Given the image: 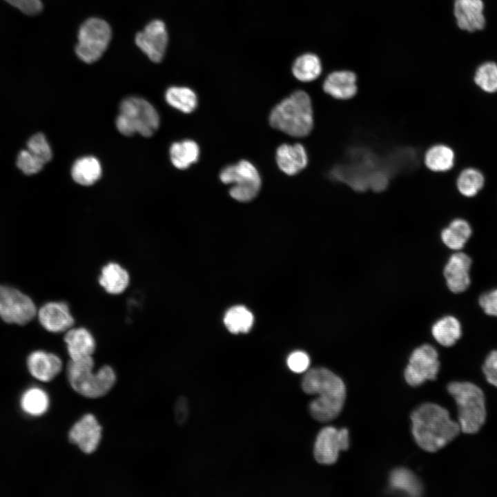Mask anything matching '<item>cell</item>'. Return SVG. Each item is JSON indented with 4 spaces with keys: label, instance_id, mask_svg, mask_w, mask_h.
<instances>
[{
    "label": "cell",
    "instance_id": "obj_1",
    "mask_svg": "<svg viewBox=\"0 0 497 497\" xmlns=\"http://www.w3.org/2000/svg\"><path fill=\"white\" fill-rule=\"evenodd\" d=\"M411 431L420 447L435 452L454 440L461 431L449 411L433 403H424L411 414Z\"/></svg>",
    "mask_w": 497,
    "mask_h": 497
},
{
    "label": "cell",
    "instance_id": "obj_2",
    "mask_svg": "<svg viewBox=\"0 0 497 497\" xmlns=\"http://www.w3.org/2000/svg\"><path fill=\"white\" fill-rule=\"evenodd\" d=\"M301 387L304 392L318 396L311 402L309 412L320 422H328L341 412L346 398V388L342 379L324 367H315L304 374Z\"/></svg>",
    "mask_w": 497,
    "mask_h": 497
},
{
    "label": "cell",
    "instance_id": "obj_3",
    "mask_svg": "<svg viewBox=\"0 0 497 497\" xmlns=\"http://www.w3.org/2000/svg\"><path fill=\"white\" fill-rule=\"evenodd\" d=\"M313 105L309 95L295 90L271 110L269 121L273 128L290 136H309L315 126Z\"/></svg>",
    "mask_w": 497,
    "mask_h": 497
},
{
    "label": "cell",
    "instance_id": "obj_4",
    "mask_svg": "<svg viewBox=\"0 0 497 497\" xmlns=\"http://www.w3.org/2000/svg\"><path fill=\"white\" fill-rule=\"evenodd\" d=\"M92 356L70 360L66 367V378L70 387L87 398H99L108 394L115 384L117 376L109 365L95 371Z\"/></svg>",
    "mask_w": 497,
    "mask_h": 497
},
{
    "label": "cell",
    "instance_id": "obj_5",
    "mask_svg": "<svg viewBox=\"0 0 497 497\" xmlns=\"http://www.w3.org/2000/svg\"><path fill=\"white\" fill-rule=\"evenodd\" d=\"M458 409V422L462 432L477 433L487 417L485 397L483 390L470 382H452L447 386Z\"/></svg>",
    "mask_w": 497,
    "mask_h": 497
},
{
    "label": "cell",
    "instance_id": "obj_6",
    "mask_svg": "<svg viewBox=\"0 0 497 497\" xmlns=\"http://www.w3.org/2000/svg\"><path fill=\"white\" fill-rule=\"evenodd\" d=\"M119 110L116 126L119 133L125 136L139 133L143 137H149L159 128V117L157 110L143 98H126L121 101Z\"/></svg>",
    "mask_w": 497,
    "mask_h": 497
},
{
    "label": "cell",
    "instance_id": "obj_7",
    "mask_svg": "<svg viewBox=\"0 0 497 497\" xmlns=\"http://www.w3.org/2000/svg\"><path fill=\"white\" fill-rule=\"evenodd\" d=\"M219 177L223 184L232 185L229 195L240 202L253 199L261 188L262 180L258 170L246 159L225 166Z\"/></svg>",
    "mask_w": 497,
    "mask_h": 497
},
{
    "label": "cell",
    "instance_id": "obj_8",
    "mask_svg": "<svg viewBox=\"0 0 497 497\" xmlns=\"http://www.w3.org/2000/svg\"><path fill=\"white\" fill-rule=\"evenodd\" d=\"M77 38L75 47L77 57L85 63H93L106 50L111 39V28L104 19L89 18L80 26Z\"/></svg>",
    "mask_w": 497,
    "mask_h": 497
},
{
    "label": "cell",
    "instance_id": "obj_9",
    "mask_svg": "<svg viewBox=\"0 0 497 497\" xmlns=\"http://www.w3.org/2000/svg\"><path fill=\"white\" fill-rule=\"evenodd\" d=\"M37 314L32 299L18 289L0 284V317L12 324H24Z\"/></svg>",
    "mask_w": 497,
    "mask_h": 497
},
{
    "label": "cell",
    "instance_id": "obj_10",
    "mask_svg": "<svg viewBox=\"0 0 497 497\" xmlns=\"http://www.w3.org/2000/svg\"><path fill=\"white\" fill-rule=\"evenodd\" d=\"M439 369L437 351L430 344H423L412 352L405 371V378L409 385L417 387L427 380H435Z\"/></svg>",
    "mask_w": 497,
    "mask_h": 497
},
{
    "label": "cell",
    "instance_id": "obj_11",
    "mask_svg": "<svg viewBox=\"0 0 497 497\" xmlns=\"http://www.w3.org/2000/svg\"><path fill=\"white\" fill-rule=\"evenodd\" d=\"M349 431L342 428L326 427L318 433L314 445V457L323 465H332L338 458L340 451L349 448Z\"/></svg>",
    "mask_w": 497,
    "mask_h": 497
},
{
    "label": "cell",
    "instance_id": "obj_12",
    "mask_svg": "<svg viewBox=\"0 0 497 497\" xmlns=\"http://www.w3.org/2000/svg\"><path fill=\"white\" fill-rule=\"evenodd\" d=\"M68 438L81 451L90 454L99 446L102 427L93 414L86 413L73 424L68 431Z\"/></svg>",
    "mask_w": 497,
    "mask_h": 497
},
{
    "label": "cell",
    "instance_id": "obj_13",
    "mask_svg": "<svg viewBox=\"0 0 497 497\" xmlns=\"http://www.w3.org/2000/svg\"><path fill=\"white\" fill-rule=\"evenodd\" d=\"M168 32L165 23L159 19L148 23L142 31L137 33L135 41L138 48L153 62H160L168 44Z\"/></svg>",
    "mask_w": 497,
    "mask_h": 497
},
{
    "label": "cell",
    "instance_id": "obj_14",
    "mask_svg": "<svg viewBox=\"0 0 497 497\" xmlns=\"http://www.w3.org/2000/svg\"><path fill=\"white\" fill-rule=\"evenodd\" d=\"M37 316L46 330L55 333L67 331L75 322L68 304L61 301L45 303L39 308Z\"/></svg>",
    "mask_w": 497,
    "mask_h": 497
},
{
    "label": "cell",
    "instance_id": "obj_15",
    "mask_svg": "<svg viewBox=\"0 0 497 497\" xmlns=\"http://www.w3.org/2000/svg\"><path fill=\"white\" fill-rule=\"evenodd\" d=\"M26 367L32 378L42 382H49L60 373L63 362L55 353L35 350L28 355Z\"/></svg>",
    "mask_w": 497,
    "mask_h": 497
},
{
    "label": "cell",
    "instance_id": "obj_16",
    "mask_svg": "<svg viewBox=\"0 0 497 497\" xmlns=\"http://www.w3.org/2000/svg\"><path fill=\"white\" fill-rule=\"evenodd\" d=\"M358 77L351 70H340L330 72L322 83V90L329 97L338 101H348L358 92Z\"/></svg>",
    "mask_w": 497,
    "mask_h": 497
},
{
    "label": "cell",
    "instance_id": "obj_17",
    "mask_svg": "<svg viewBox=\"0 0 497 497\" xmlns=\"http://www.w3.org/2000/svg\"><path fill=\"white\" fill-rule=\"evenodd\" d=\"M471 265V258L464 253L458 252L449 257L444 269V276L451 292L462 293L469 287Z\"/></svg>",
    "mask_w": 497,
    "mask_h": 497
},
{
    "label": "cell",
    "instance_id": "obj_18",
    "mask_svg": "<svg viewBox=\"0 0 497 497\" xmlns=\"http://www.w3.org/2000/svg\"><path fill=\"white\" fill-rule=\"evenodd\" d=\"M278 168L288 175H295L303 170L309 164V155L300 143L281 144L276 150Z\"/></svg>",
    "mask_w": 497,
    "mask_h": 497
},
{
    "label": "cell",
    "instance_id": "obj_19",
    "mask_svg": "<svg viewBox=\"0 0 497 497\" xmlns=\"http://www.w3.org/2000/svg\"><path fill=\"white\" fill-rule=\"evenodd\" d=\"M482 0H456L454 14L460 28L473 32L481 30L485 24Z\"/></svg>",
    "mask_w": 497,
    "mask_h": 497
},
{
    "label": "cell",
    "instance_id": "obj_20",
    "mask_svg": "<svg viewBox=\"0 0 497 497\" xmlns=\"http://www.w3.org/2000/svg\"><path fill=\"white\" fill-rule=\"evenodd\" d=\"M64 340L70 360L92 356L95 352V340L84 327H71L66 331Z\"/></svg>",
    "mask_w": 497,
    "mask_h": 497
},
{
    "label": "cell",
    "instance_id": "obj_21",
    "mask_svg": "<svg viewBox=\"0 0 497 497\" xmlns=\"http://www.w3.org/2000/svg\"><path fill=\"white\" fill-rule=\"evenodd\" d=\"M454 152L449 146L436 143L429 146L423 154V164L429 170L438 173L451 170L454 165Z\"/></svg>",
    "mask_w": 497,
    "mask_h": 497
},
{
    "label": "cell",
    "instance_id": "obj_22",
    "mask_svg": "<svg viewBox=\"0 0 497 497\" xmlns=\"http://www.w3.org/2000/svg\"><path fill=\"white\" fill-rule=\"evenodd\" d=\"M129 281L128 271L116 262H109L104 266L99 277V284L107 293L113 295L123 293Z\"/></svg>",
    "mask_w": 497,
    "mask_h": 497
},
{
    "label": "cell",
    "instance_id": "obj_23",
    "mask_svg": "<svg viewBox=\"0 0 497 497\" xmlns=\"http://www.w3.org/2000/svg\"><path fill=\"white\" fill-rule=\"evenodd\" d=\"M50 399L48 393L39 387L26 389L19 398L21 411L30 417H40L49 409Z\"/></svg>",
    "mask_w": 497,
    "mask_h": 497
},
{
    "label": "cell",
    "instance_id": "obj_24",
    "mask_svg": "<svg viewBox=\"0 0 497 497\" xmlns=\"http://www.w3.org/2000/svg\"><path fill=\"white\" fill-rule=\"evenodd\" d=\"M71 175L76 183L82 186H90L101 177L100 162L93 156L82 157L74 163Z\"/></svg>",
    "mask_w": 497,
    "mask_h": 497
},
{
    "label": "cell",
    "instance_id": "obj_25",
    "mask_svg": "<svg viewBox=\"0 0 497 497\" xmlns=\"http://www.w3.org/2000/svg\"><path fill=\"white\" fill-rule=\"evenodd\" d=\"M200 150L197 142L184 139L173 143L170 148V158L173 165L180 170L188 168L197 162Z\"/></svg>",
    "mask_w": 497,
    "mask_h": 497
},
{
    "label": "cell",
    "instance_id": "obj_26",
    "mask_svg": "<svg viewBox=\"0 0 497 497\" xmlns=\"http://www.w3.org/2000/svg\"><path fill=\"white\" fill-rule=\"evenodd\" d=\"M322 66L320 58L313 53L299 56L293 62L292 72L300 81L311 82L322 74Z\"/></svg>",
    "mask_w": 497,
    "mask_h": 497
},
{
    "label": "cell",
    "instance_id": "obj_27",
    "mask_svg": "<svg viewBox=\"0 0 497 497\" xmlns=\"http://www.w3.org/2000/svg\"><path fill=\"white\" fill-rule=\"evenodd\" d=\"M431 333L435 340L444 347L454 345L461 336V325L454 316H445L433 325Z\"/></svg>",
    "mask_w": 497,
    "mask_h": 497
},
{
    "label": "cell",
    "instance_id": "obj_28",
    "mask_svg": "<svg viewBox=\"0 0 497 497\" xmlns=\"http://www.w3.org/2000/svg\"><path fill=\"white\" fill-rule=\"evenodd\" d=\"M471 235L469 223L462 219H455L441 232L443 243L452 250H460Z\"/></svg>",
    "mask_w": 497,
    "mask_h": 497
},
{
    "label": "cell",
    "instance_id": "obj_29",
    "mask_svg": "<svg viewBox=\"0 0 497 497\" xmlns=\"http://www.w3.org/2000/svg\"><path fill=\"white\" fill-rule=\"evenodd\" d=\"M389 486L392 489L410 496H419L422 492V487L418 478L405 468L392 471L389 476Z\"/></svg>",
    "mask_w": 497,
    "mask_h": 497
},
{
    "label": "cell",
    "instance_id": "obj_30",
    "mask_svg": "<svg viewBox=\"0 0 497 497\" xmlns=\"http://www.w3.org/2000/svg\"><path fill=\"white\" fill-rule=\"evenodd\" d=\"M165 99L170 106L186 114L193 112L198 104L196 93L185 86L168 88L165 93Z\"/></svg>",
    "mask_w": 497,
    "mask_h": 497
},
{
    "label": "cell",
    "instance_id": "obj_31",
    "mask_svg": "<svg viewBox=\"0 0 497 497\" xmlns=\"http://www.w3.org/2000/svg\"><path fill=\"white\" fill-rule=\"evenodd\" d=\"M252 313L242 305L230 308L224 318V322L227 329L232 333L248 332L253 324Z\"/></svg>",
    "mask_w": 497,
    "mask_h": 497
},
{
    "label": "cell",
    "instance_id": "obj_32",
    "mask_svg": "<svg viewBox=\"0 0 497 497\" xmlns=\"http://www.w3.org/2000/svg\"><path fill=\"white\" fill-rule=\"evenodd\" d=\"M484 177L482 173L474 168L462 170L456 181L459 192L466 196H474L483 186Z\"/></svg>",
    "mask_w": 497,
    "mask_h": 497
},
{
    "label": "cell",
    "instance_id": "obj_33",
    "mask_svg": "<svg viewBox=\"0 0 497 497\" xmlns=\"http://www.w3.org/2000/svg\"><path fill=\"white\" fill-rule=\"evenodd\" d=\"M475 83L484 91H497V64L488 61L481 64L474 76Z\"/></svg>",
    "mask_w": 497,
    "mask_h": 497
},
{
    "label": "cell",
    "instance_id": "obj_34",
    "mask_svg": "<svg viewBox=\"0 0 497 497\" xmlns=\"http://www.w3.org/2000/svg\"><path fill=\"white\" fill-rule=\"evenodd\" d=\"M28 149L39 158L44 164L51 160L52 149L43 133H38L32 135L28 141Z\"/></svg>",
    "mask_w": 497,
    "mask_h": 497
},
{
    "label": "cell",
    "instance_id": "obj_35",
    "mask_svg": "<svg viewBox=\"0 0 497 497\" xmlns=\"http://www.w3.org/2000/svg\"><path fill=\"white\" fill-rule=\"evenodd\" d=\"M44 163L28 149L21 150L17 157V167L26 175L39 173Z\"/></svg>",
    "mask_w": 497,
    "mask_h": 497
},
{
    "label": "cell",
    "instance_id": "obj_36",
    "mask_svg": "<svg viewBox=\"0 0 497 497\" xmlns=\"http://www.w3.org/2000/svg\"><path fill=\"white\" fill-rule=\"evenodd\" d=\"M287 366L294 373H300L306 371L310 364L308 354L302 351L291 353L286 360Z\"/></svg>",
    "mask_w": 497,
    "mask_h": 497
},
{
    "label": "cell",
    "instance_id": "obj_37",
    "mask_svg": "<svg viewBox=\"0 0 497 497\" xmlns=\"http://www.w3.org/2000/svg\"><path fill=\"white\" fill-rule=\"evenodd\" d=\"M483 372L487 381L497 387V350L492 351L487 356L483 365Z\"/></svg>",
    "mask_w": 497,
    "mask_h": 497
},
{
    "label": "cell",
    "instance_id": "obj_38",
    "mask_svg": "<svg viewBox=\"0 0 497 497\" xmlns=\"http://www.w3.org/2000/svg\"><path fill=\"white\" fill-rule=\"evenodd\" d=\"M23 13L28 15L39 14L43 9L41 0H5Z\"/></svg>",
    "mask_w": 497,
    "mask_h": 497
},
{
    "label": "cell",
    "instance_id": "obj_39",
    "mask_svg": "<svg viewBox=\"0 0 497 497\" xmlns=\"http://www.w3.org/2000/svg\"><path fill=\"white\" fill-rule=\"evenodd\" d=\"M479 304L485 313L497 317V289L482 294Z\"/></svg>",
    "mask_w": 497,
    "mask_h": 497
},
{
    "label": "cell",
    "instance_id": "obj_40",
    "mask_svg": "<svg viewBox=\"0 0 497 497\" xmlns=\"http://www.w3.org/2000/svg\"><path fill=\"white\" fill-rule=\"evenodd\" d=\"M189 406L186 397H179L175 404L174 416L177 424L184 425L188 420Z\"/></svg>",
    "mask_w": 497,
    "mask_h": 497
}]
</instances>
